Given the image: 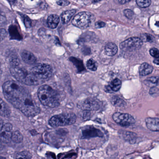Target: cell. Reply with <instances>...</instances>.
Returning <instances> with one entry per match:
<instances>
[{"label": "cell", "instance_id": "ba28073f", "mask_svg": "<svg viewBox=\"0 0 159 159\" xmlns=\"http://www.w3.org/2000/svg\"><path fill=\"white\" fill-rule=\"evenodd\" d=\"M91 15L86 12H82L75 16L72 21L74 26L80 29H86L91 23Z\"/></svg>", "mask_w": 159, "mask_h": 159}, {"label": "cell", "instance_id": "cb8c5ba5", "mask_svg": "<svg viewBox=\"0 0 159 159\" xmlns=\"http://www.w3.org/2000/svg\"><path fill=\"white\" fill-rule=\"evenodd\" d=\"M137 5L141 8H147L151 3V0H136Z\"/></svg>", "mask_w": 159, "mask_h": 159}, {"label": "cell", "instance_id": "484cf974", "mask_svg": "<svg viewBox=\"0 0 159 159\" xmlns=\"http://www.w3.org/2000/svg\"><path fill=\"white\" fill-rule=\"evenodd\" d=\"M141 40L145 42H152L154 40V37L149 34H143L141 36Z\"/></svg>", "mask_w": 159, "mask_h": 159}, {"label": "cell", "instance_id": "4fadbf2b", "mask_svg": "<svg viewBox=\"0 0 159 159\" xmlns=\"http://www.w3.org/2000/svg\"><path fill=\"white\" fill-rule=\"evenodd\" d=\"M147 127L152 131L158 132L159 130V120L158 118H147L146 119Z\"/></svg>", "mask_w": 159, "mask_h": 159}, {"label": "cell", "instance_id": "1f68e13d", "mask_svg": "<svg viewBox=\"0 0 159 159\" xmlns=\"http://www.w3.org/2000/svg\"><path fill=\"white\" fill-rule=\"evenodd\" d=\"M57 4L59 6H66L69 5L70 2L67 0H59L57 2Z\"/></svg>", "mask_w": 159, "mask_h": 159}, {"label": "cell", "instance_id": "836d02e7", "mask_svg": "<svg viewBox=\"0 0 159 159\" xmlns=\"http://www.w3.org/2000/svg\"><path fill=\"white\" fill-rule=\"evenodd\" d=\"M118 2L121 4H124L131 1V0H117Z\"/></svg>", "mask_w": 159, "mask_h": 159}, {"label": "cell", "instance_id": "8d00e7d4", "mask_svg": "<svg viewBox=\"0 0 159 159\" xmlns=\"http://www.w3.org/2000/svg\"><path fill=\"white\" fill-rule=\"evenodd\" d=\"M3 147L2 146V144L1 141L0 140V153L2 152V150H3Z\"/></svg>", "mask_w": 159, "mask_h": 159}, {"label": "cell", "instance_id": "5bb4252c", "mask_svg": "<svg viewBox=\"0 0 159 159\" xmlns=\"http://www.w3.org/2000/svg\"><path fill=\"white\" fill-rule=\"evenodd\" d=\"M22 59L25 63L34 64L37 62V58L32 53L28 51H24L21 54Z\"/></svg>", "mask_w": 159, "mask_h": 159}, {"label": "cell", "instance_id": "277c9868", "mask_svg": "<svg viewBox=\"0 0 159 159\" xmlns=\"http://www.w3.org/2000/svg\"><path fill=\"white\" fill-rule=\"evenodd\" d=\"M11 75L21 83L27 85H37L39 84L38 80L31 72L17 66H13L10 69Z\"/></svg>", "mask_w": 159, "mask_h": 159}, {"label": "cell", "instance_id": "f546056e", "mask_svg": "<svg viewBox=\"0 0 159 159\" xmlns=\"http://www.w3.org/2000/svg\"><path fill=\"white\" fill-rule=\"evenodd\" d=\"M159 50L156 48H152L150 50V54L152 56L155 58H159Z\"/></svg>", "mask_w": 159, "mask_h": 159}, {"label": "cell", "instance_id": "5b68a950", "mask_svg": "<svg viewBox=\"0 0 159 159\" xmlns=\"http://www.w3.org/2000/svg\"><path fill=\"white\" fill-rule=\"evenodd\" d=\"M77 117L74 113H63L53 116L49 120V124L52 127L70 125L76 122Z\"/></svg>", "mask_w": 159, "mask_h": 159}, {"label": "cell", "instance_id": "7c38bea8", "mask_svg": "<svg viewBox=\"0 0 159 159\" xmlns=\"http://www.w3.org/2000/svg\"><path fill=\"white\" fill-rule=\"evenodd\" d=\"M99 107V102L93 98H87L81 104V108L87 110H97Z\"/></svg>", "mask_w": 159, "mask_h": 159}, {"label": "cell", "instance_id": "4dcf8cb0", "mask_svg": "<svg viewBox=\"0 0 159 159\" xmlns=\"http://www.w3.org/2000/svg\"><path fill=\"white\" fill-rule=\"evenodd\" d=\"M7 35V33L5 30L0 29V42L3 40Z\"/></svg>", "mask_w": 159, "mask_h": 159}, {"label": "cell", "instance_id": "e0dca14e", "mask_svg": "<svg viewBox=\"0 0 159 159\" xmlns=\"http://www.w3.org/2000/svg\"><path fill=\"white\" fill-rule=\"evenodd\" d=\"M118 50L117 45L112 43H109L105 46V53L108 56L112 57L115 55L118 52Z\"/></svg>", "mask_w": 159, "mask_h": 159}, {"label": "cell", "instance_id": "4316f807", "mask_svg": "<svg viewBox=\"0 0 159 159\" xmlns=\"http://www.w3.org/2000/svg\"><path fill=\"white\" fill-rule=\"evenodd\" d=\"M10 63L11 67L17 66L20 63V60L17 57H13L10 59Z\"/></svg>", "mask_w": 159, "mask_h": 159}, {"label": "cell", "instance_id": "7402d4cb", "mask_svg": "<svg viewBox=\"0 0 159 159\" xmlns=\"http://www.w3.org/2000/svg\"><path fill=\"white\" fill-rule=\"evenodd\" d=\"M32 158V155L28 151H24L18 152L16 156V159H30Z\"/></svg>", "mask_w": 159, "mask_h": 159}, {"label": "cell", "instance_id": "2e32d148", "mask_svg": "<svg viewBox=\"0 0 159 159\" xmlns=\"http://www.w3.org/2000/svg\"><path fill=\"white\" fill-rule=\"evenodd\" d=\"M11 113V109L9 106L1 98H0V115L8 117L10 116Z\"/></svg>", "mask_w": 159, "mask_h": 159}, {"label": "cell", "instance_id": "e575fe53", "mask_svg": "<svg viewBox=\"0 0 159 159\" xmlns=\"http://www.w3.org/2000/svg\"><path fill=\"white\" fill-rule=\"evenodd\" d=\"M3 126V121L1 118H0V131L2 129Z\"/></svg>", "mask_w": 159, "mask_h": 159}, {"label": "cell", "instance_id": "d4e9b609", "mask_svg": "<svg viewBox=\"0 0 159 159\" xmlns=\"http://www.w3.org/2000/svg\"><path fill=\"white\" fill-rule=\"evenodd\" d=\"M111 102L113 106L117 107H120L122 106L123 104H124L123 100L117 97H113L111 98Z\"/></svg>", "mask_w": 159, "mask_h": 159}, {"label": "cell", "instance_id": "ac0fdd59", "mask_svg": "<svg viewBox=\"0 0 159 159\" xmlns=\"http://www.w3.org/2000/svg\"><path fill=\"white\" fill-rule=\"evenodd\" d=\"M59 17L57 15H52L47 19V24L51 29L57 28L59 23Z\"/></svg>", "mask_w": 159, "mask_h": 159}, {"label": "cell", "instance_id": "8992f818", "mask_svg": "<svg viewBox=\"0 0 159 159\" xmlns=\"http://www.w3.org/2000/svg\"><path fill=\"white\" fill-rule=\"evenodd\" d=\"M31 72L39 80H46L52 77V69L50 65L39 64L31 70Z\"/></svg>", "mask_w": 159, "mask_h": 159}, {"label": "cell", "instance_id": "d6a6232c", "mask_svg": "<svg viewBox=\"0 0 159 159\" xmlns=\"http://www.w3.org/2000/svg\"><path fill=\"white\" fill-rule=\"evenodd\" d=\"M106 25V24L104 22L101 21H98L95 24V27L97 28H101L104 27Z\"/></svg>", "mask_w": 159, "mask_h": 159}, {"label": "cell", "instance_id": "44dd1931", "mask_svg": "<svg viewBox=\"0 0 159 159\" xmlns=\"http://www.w3.org/2000/svg\"><path fill=\"white\" fill-rule=\"evenodd\" d=\"M23 136L19 131H16L12 132V140L15 143H19L22 142Z\"/></svg>", "mask_w": 159, "mask_h": 159}, {"label": "cell", "instance_id": "52a82bcc", "mask_svg": "<svg viewBox=\"0 0 159 159\" xmlns=\"http://www.w3.org/2000/svg\"><path fill=\"white\" fill-rule=\"evenodd\" d=\"M143 42L140 38H130L120 44V48L124 52H133L139 49L142 46Z\"/></svg>", "mask_w": 159, "mask_h": 159}, {"label": "cell", "instance_id": "3957f363", "mask_svg": "<svg viewBox=\"0 0 159 159\" xmlns=\"http://www.w3.org/2000/svg\"><path fill=\"white\" fill-rule=\"evenodd\" d=\"M2 89L5 98L12 104L25 90L20 84L13 80L4 83Z\"/></svg>", "mask_w": 159, "mask_h": 159}, {"label": "cell", "instance_id": "f1b7e54d", "mask_svg": "<svg viewBox=\"0 0 159 159\" xmlns=\"http://www.w3.org/2000/svg\"><path fill=\"white\" fill-rule=\"evenodd\" d=\"M124 14L125 16L128 19H131L134 16V12L132 10L129 9H125L124 11Z\"/></svg>", "mask_w": 159, "mask_h": 159}, {"label": "cell", "instance_id": "d590c367", "mask_svg": "<svg viewBox=\"0 0 159 159\" xmlns=\"http://www.w3.org/2000/svg\"><path fill=\"white\" fill-rule=\"evenodd\" d=\"M153 63L158 66L159 65V58H156V59H154Z\"/></svg>", "mask_w": 159, "mask_h": 159}, {"label": "cell", "instance_id": "8fae6325", "mask_svg": "<svg viewBox=\"0 0 159 159\" xmlns=\"http://www.w3.org/2000/svg\"><path fill=\"white\" fill-rule=\"evenodd\" d=\"M83 137L84 138L89 139L95 137H103V134L100 130L94 128L93 126H87L82 131Z\"/></svg>", "mask_w": 159, "mask_h": 159}, {"label": "cell", "instance_id": "7a4b0ae2", "mask_svg": "<svg viewBox=\"0 0 159 159\" xmlns=\"http://www.w3.org/2000/svg\"><path fill=\"white\" fill-rule=\"evenodd\" d=\"M38 94L40 101L44 106L50 107H56L59 106L57 93L49 85L41 86L38 90Z\"/></svg>", "mask_w": 159, "mask_h": 159}, {"label": "cell", "instance_id": "30bf717a", "mask_svg": "<svg viewBox=\"0 0 159 159\" xmlns=\"http://www.w3.org/2000/svg\"><path fill=\"white\" fill-rule=\"evenodd\" d=\"M13 126L11 124L3 125L2 129L0 131V140L5 143H10L12 140Z\"/></svg>", "mask_w": 159, "mask_h": 159}, {"label": "cell", "instance_id": "6da1fadb", "mask_svg": "<svg viewBox=\"0 0 159 159\" xmlns=\"http://www.w3.org/2000/svg\"><path fill=\"white\" fill-rule=\"evenodd\" d=\"M12 105L29 117L35 116L40 111L37 102L26 90L13 103Z\"/></svg>", "mask_w": 159, "mask_h": 159}, {"label": "cell", "instance_id": "d6986e66", "mask_svg": "<svg viewBox=\"0 0 159 159\" xmlns=\"http://www.w3.org/2000/svg\"><path fill=\"white\" fill-rule=\"evenodd\" d=\"M76 11L75 10L66 11L61 15V19L64 24H67L69 22L72 16L76 13Z\"/></svg>", "mask_w": 159, "mask_h": 159}, {"label": "cell", "instance_id": "f35d334b", "mask_svg": "<svg viewBox=\"0 0 159 159\" xmlns=\"http://www.w3.org/2000/svg\"><path fill=\"white\" fill-rule=\"evenodd\" d=\"M9 1L11 2H12V3H13V2H14L16 0H9Z\"/></svg>", "mask_w": 159, "mask_h": 159}, {"label": "cell", "instance_id": "83f0119b", "mask_svg": "<svg viewBox=\"0 0 159 159\" xmlns=\"http://www.w3.org/2000/svg\"><path fill=\"white\" fill-rule=\"evenodd\" d=\"M145 81L148 82V83H150L152 84L157 85L158 84V82H159V79H158V77H151L150 78H148Z\"/></svg>", "mask_w": 159, "mask_h": 159}, {"label": "cell", "instance_id": "603a6c76", "mask_svg": "<svg viewBox=\"0 0 159 159\" xmlns=\"http://www.w3.org/2000/svg\"><path fill=\"white\" fill-rule=\"evenodd\" d=\"M87 68L92 71H96L97 69L98 66L96 62L93 59H90L86 63Z\"/></svg>", "mask_w": 159, "mask_h": 159}, {"label": "cell", "instance_id": "74e56055", "mask_svg": "<svg viewBox=\"0 0 159 159\" xmlns=\"http://www.w3.org/2000/svg\"><path fill=\"white\" fill-rule=\"evenodd\" d=\"M101 0H93V2H98L101 1Z\"/></svg>", "mask_w": 159, "mask_h": 159}, {"label": "cell", "instance_id": "ffe728a7", "mask_svg": "<svg viewBox=\"0 0 159 159\" xmlns=\"http://www.w3.org/2000/svg\"><path fill=\"white\" fill-rule=\"evenodd\" d=\"M122 83L120 80L115 79L111 81L109 85L110 89L113 92H117L120 89Z\"/></svg>", "mask_w": 159, "mask_h": 159}, {"label": "cell", "instance_id": "9a60e30c", "mask_svg": "<svg viewBox=\"0 0 159 159\" xmlns=\"http://www.w3.org/2000/svg\"><path fill=\"white\" fill-rule=\"evenodd\" d=\"M152 70H153V67L148 63H143L139 66V74L142 76L149 75L152 72Z\"/></svg>", "mask_w": 159, "mask_h": 159}, {"label": "cell", "instance_id": "9c48e42d", "mask_svg": "<svg viewBox=\"0 0 159 159\" xmlns=\"http://www.w3.org/2000/svg\"><path fill=\"white\" fill-rule=\"evenodd\" d=\"M112 118L116 123L122 126H130L135 122L134 117L128 113L115 112L112 115Z\"/></svg>", "mask_w": 159, "mask_h": 159}]
</instances>
